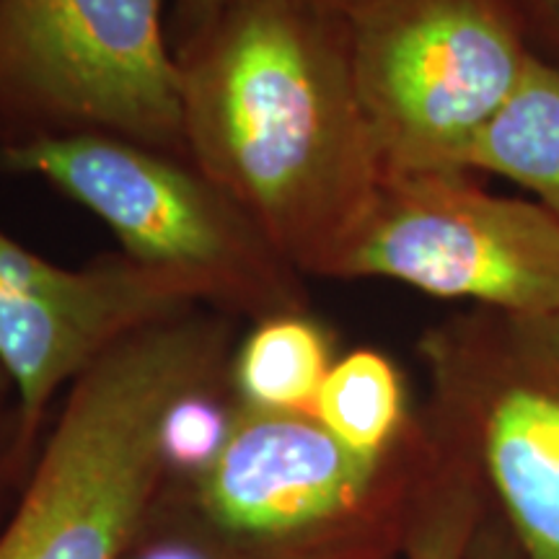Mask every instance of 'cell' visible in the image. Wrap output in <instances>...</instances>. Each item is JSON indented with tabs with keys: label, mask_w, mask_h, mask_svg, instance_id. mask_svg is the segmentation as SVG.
<instances>
[{
	"label": "cell",
	"mask_w": 559,
	"mask_h": 559,
	"mask_svg": "<svg viewBox=\"0 0 559 559\" xmlns=\"http://www.w3.org/2000/svg\"><path fill=\"white\" fill-rule=\"evenodd\" d=\"M0 111L187 153L164 0H0Z\"/></svg>",
	"instance_id": "cell-7"
},
{
	"label": "cell",
	"mask_w": 559,
	"mask_h": 559,
	"mask_svg": "<svg viewBox=\"0 0 559 559\" xmlns=\"http://www.w3.org/2000/svg\"><path fill=\"white\" fill-rule=\"evenodd\" d=\"M148 559H198V557L185 555V551H160V555H153Z\"/></svg>",
	"instance_id": "cell-18"
},
{
	"label": "cell",
	"mask_w": 559,
	"mask_h": 559,
	"mask_svg": "<svg viewBox=\"0 0 559 559\" xmlns=\"http://www.w3.org/2000/svg\"><path fill=\"white\" fill-rule=\"evenodd\" d=\"M466 559H521L519 549H515L513 539H510L508 528L502 526V521L492 513L487 506L485 519H481L477 534L469 544Z\"/></svg>",
	"instance_id": "cell-15"
},
{
	"label": "cell",
	"mask_w": 559,
	"mask_h": 559,
	"mask_svg": "<svg viewBox=\"0 0 559 559\" xmlns=\"http://www.w3.org/2000/svg\"><path fill=\"white\" fill-rule=\"evenodd\" d=\"M332 366V342L324 326L300 311L277 313L243 342L236 383L249 407L311 412Z\"/></svg>",
	"instance_id": "cell-11"
},
{
	"label": "cell",
	"mask_w": 559,
	"mask_h": 559,
	"mask_svg": "<svg viewBox=\"0 0 559 559\" xmlns=\"http://www.w3.org/2000/svg\"><path fill=\"white\" fill-rule=\"evenodd\" d=\"M425 449L412 419L383 456L347 449L311 412L243 407L200 481L221 531L247 542H288L326 559H381L404 539Z\"/></svg>",
	"instance_id": "cell-6"
},
{
	"label": "cell",
	"mask_w": 559,
	"mask_h": 559,
	"mask_svg": "<svg viewBox=\"0 0 559 559\" xmlns=\"http://www.w3.org/2000/svg\"><path fill=\"white\" fill-rule=\"evenodd\" d=\"M11 171L58 187L102 223L124 257L192 300L262 313L300 311L296 267L198 166L107 132H39L0 148Z\"/></svg>",
	"instance_id": "cell-3"
},
{
	"label": "cell",
	"mask_w": 559,
	"mask_h": 559,
	"mask_svg": "<svg viewBox=\"0 0 559 559\" xmlns=\"http://www.w3.org/2000/svg\"><path fill=\"white\" fill-rule=\"evenodd\" d=\"M311 415L366 456L389 453L412 425L400 368L376 349H355L334 362Z\"/></svg>",
	"instance_id": "cell-10"
},
{
	"label": "cell",
	"mask_w": 559,
	"mask_h": 559,
	"mask_svg": "<svg viewBox=\"0 0 559 559\" xmlns=\"http://www.w3.org/2000/svg\"><path fill=\"white\" fill-rule=\"evenodd\" d=\"M347 24L383 174L469 171L534 60L523 0H368Z\"/></svg>",
	"instance_id": "cell-4"
},
{
	"label": "cell",
	"mask_w": 559,
	"mask_h": 559,
	"mask_svg": "<svg viewBox=\"0 0 559 559\" xmlns=\"http://www.w3.org/2000/svg\"><path fill=\"white\" fill-rule=\"evenodd\" d=\"M179 68L192 164L293 267L330 277L383 177L347 13L317 0H234Z\"/></svg>",
	"instance_id": "cell-1"
},
{
	"label": "cell",
	"mask_w": 559,
	"mask_h": 559,
	"mask_svg": "<svg viewBox=\"0 0 559 559\" xmlns=\"http://www.w3.org/2000/svg\"><path fill=\"white\" fill-rule=\"evenodd\" d=\"M317 3H321V5H330V9H334V11L349 13V11L358 9V5L368 3V0H317Z\"/></svg>",
	"instance_id": "cell-17"
},
{
	"label": "cell",
	"mask_w": 559,
	"mask_h": 559,
	"mask_svg": "<svg viewBox=\"0 0 559 559\" xmlns=\"http://www.w3.org/2000/svg\"><path fill=\"white\" fill-rule=\"evenodd\" d=\"M419 349L425 423L469 466L521 559H559V313L474 306Z\"/></svg>",
	"instance_id": "cell-5"
},
{
	"label": "cell",
	"mask_w": 559,
	"mask_h": 559,
	"mask_svg": "<svg viewBox=\"0 0 559 559\" xmlns=\"http://www.w3.org/2000/svg\"><path fill=\"white\" fill-rule=\"evenodd\" d=\"M9 386H11L9 376H5L3 368H0V402H3V396H5V391H9Z\"/></svg>",
	"instance_id": "cell-19"
},
{
	"label": "cell",
	"mask_w": 559,
	"mask_h": 559,
	"mask_svg": "<svg viewBox=\"0 0 559 559\" xmlns=\"http://www.w3.org/2000/svg\"><path fill=\"white\" fill-rule=\"evenodd\" d=\"M218 345L215 326L179 313L122 340L79 376L0 528V559H120L166 466V412L202 386Z\"/></svg>",
	"instance_id": "cell-2"
},
{
	"label": "cell",
	"mask_w": 559,
	"mask_h": 559,
	"mask_svg": "<svg viewBox=\"0 0 559 559\" xmlns=\"http://www.w3.org/2000/svg\"><path fill=\"white\" fill-rule=\"evenodd\" d=\"M423 425L425 449L404 523V559H466L487 498L464 459L425 419Z\"/></svg>",
	"instance_id": "cell-12"
},
{
	"label": "cell",
	"mask_w": 559,
	"mask_h": 559,
	"mask_svg": "<svg viewBox=\"0 0 559 559\" xmlns=\"http://www.w3.org/2000/svg\"><path fill=\"white\" fill-rule=\"evenodd\" d=\"M230 3L234 0H179L177 21L181 32V50L194 45L200 37H205Z\"/></svg>",
	"instance_id": "cell-14"
},
{
	"label": "cell",
	"mask_w": 559,
	"mask_h": 559,
	"mask_svg": "<svg viewBox=\"0 0 559 559\" xmlns=\"http://www.w3.org/2000/svg\"><path fill=\"white\" fill-rule=\"evenodd\" d=\"M523 9L536 29L559 52V0H523Z\"/></svg>",
	"instance_id": "cell-16"
},
{
	"label": "cell",
	"mask_w": 559,
	"mask_h": 559,
	"mask_svg": "<svg viewBox=\"0 0 559 559\" xmlns=\"http://www.w3.org/2000/svg\"><path fill=\"white\" fill-rule=\"evenodd\" d=\"M330 277H386L481 309L559 313V223L469 171L383 174Z\"/></svg>",
	"instance_id": "cell-8"
},
{
	"label": "cell",
	"mask_w": 559,
	"mask_h": 559,
	"mask_svg": "<svg viewBox=\"0 0 559 559\" xmlns=\"http://www.w3.org/2000/svg\"><path fill=\"white\" fill-rule=\"evenodd\" d=\"M230 417L200 389L187 391L171 404L160 428V449L166 464L205 472L226 443Z\"/></svg>",
	"instance_id": "cell-13"
},
{
	"label": "cell",
	"mask_w": 559,
	"mask_h": 559,
	"mask_svg": "<svg viewBox=\"0 0 559 559\" xmlns=\"http://www.w3.org/2000/svg\"><path fill=\"white\" fill-rule=\"evenodd\" d=\"M469 171L519 181L559 223V68L534 55L519 91L487 124L469 158Z\"/></svg>",
	"instance_id": "cell-9"
},
{
	"label": "cell",
	"mask_w": 559,
	"mask_h": 559,
	"mask_svg": "<svg viewBox=\"0 0 559 559\" xmlns=\"http://www.w3.org/2000/svg\"><path fill=\"white\" fill-rule=\"evenodd\" d=\"M381 559H389V557H381Z\"/></svg>",
	"instance_id": "cell-20"
}]
</instances>
